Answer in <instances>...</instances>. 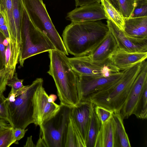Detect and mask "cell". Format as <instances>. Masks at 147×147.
Listing matches in <instances>:
<instances>
[{
  "mask_svg": "<svg viewBox=\"0 0 147 147\" xmlns=\"http://www.w3.org/2000/svg\"><path fill=\"white\" fill-rule=\"evenodd\" d=\"M109 31L101 20L71 22L62 34L67 53L75 56L88 55L100 43Z\"/></svg>",
  "mask_w": 147,
  "mask_h": 147,
  "instance_id": "obj_1",
  "label": "cell"
},
{
  "mask_svg": "<svg viewBox=\"0 0 147 147\" xmlns=\"http://www.w3.org/2000/svg\"><path fill=\"white\" fill-rule=\"evenodd\" d=\"M48 52L50 64L47 73L55 81L60 103L75 107L80 102L77 75L65 55L56 50Z\"/></svg>",
  "mask_w": 147,
  "mask_h": 147,
  "instance_id": "obj_2",
  "label": "cell"
},
{
  "mask_svg": "<svg viewBox=\"0 0 147 147\" xmlns=\"http://www.w3.org/2000/svg\"><path fill=\"white\" fill-rule=\"evenodd\" d=\"M43 83L42 78H37L16 94L9 93L7 102L14 128L25 129L29 125L34 123L33 96L37 88Z\"/></svg>",
  "mask_w": 147,
  "mask_h": 147,
  "instance_id": "obj_3",
  "label": "cell"
},
{
  "mask_svg": "<svg viewBox=\"0 0 147 147\" xmlns=\"http://www.w3.org/2000/svg\"><path fill=\"white\" fill-rule=\"evenodd\" d=\"M142 62L123 70L122 77L117 83L110 88L93 96L89 101L95 105L119 112L140 70Z\"/></svg>",
  "mask_w": 147,
  "mask_h": 147,
  "instance_id": "obj_4",
  "label": "cell"
},
{
  "mask_svg": "<svg viewBox=\"0 0 147 147\" xmlns=\"http://www.w3.org/2000/svg\"><path fill=\"white\" fill-rule=\"evenodd\" d=\"M25 9L32 24L46 36L56 50L68 55L63 40L53 24L42 0H23Z\"/></svg>",
  "mask_w": 147,
  "mask_h": 147,
  "instance_id": "obj_5",
  "label": "cell"
},
{
  "mask_svg": "<svg viewBox=\"0 0 147 147\" xmlns=\"http://www.w3.org/2000/svg\"><path fill=\"white\" fill-rule=\"evenodd\" d=\"M60 105L56 113L39 126V137L47 147H65L72 108Z\"/></svg>",
  "mask_w": 147,
  "mask_h": 147,
  "instance_id": "obj_6",
  "label": "cell"
},
{
  "mask_svg": "<svg viewBox=\"0 0 147 147\" xmlns=\"http://www.w3.org/2000/svg\"><path fill=\"white\" fill-rule=\"evenodd\" d=\"M22 28V43L18 61L23 67L25 61L40 53L56 50L48 38L37 29L30 20L24 8Z\"/></svg>",
  "mask_w": 147,
  "mask_h": 147,
  "instance_id": "obj_7",
  "label": "cell"
},
{
  "mask_svg": "<svg viewBox=\"0 0 147 147\" xmlns=\"http://www.w3.org/2000/svg\"><path fill=\"white\" fill-rule=\"evenodd\" d=\"M123 71L108 76L77 75L80 102L90 101L96 94L112 87L121 79Z\"/></svg>",
  "mask_w": 147,
  "mask_h": 147,
  "instance_id": "obj_8",
  "label": "cell"
},
{
  "mask_svg": "<svg viewBox=\"0 0 147 147\" xmlns=\"http://www.w3.org/2000/svg\"><path fill=\"white\" fill-rule=\"evenodd\" d=\"M72 69L77 75L108 76L120 70L109 59L102 62L92 59L88 55L68 58Z\"/></svg>",
  "mask_w": 147,
  "mask_h": 147,
  "instance_id": "obj_9",
  "label": "cell"
},
{
  "mask_svg": "<svg viewBox=\"0 0 147 147\" xmlns=\"http://www.w3.org/2000/svg\"><path fill=\"white\" fill-rule=\"evenodd\" d=\"M33 104L34 123L39 126L52 117L60 107V105L49 101L43 84L37 88L34 93Z\"/></svg>",
  "mask_w": 147,
  "mask_h": 147,
  "instance_id": "obj_10",
  "label": "cell"
},
{
  "mask_svg": "<svg viewBox=\"0 0 147 147\" xmlns=\"http://www.w3.org/2000/svg\"><path fill=\"white\" fill-rule=\"evenodd\" d=\"M147 84V62L142 63L140 70L134 81L126 100L119 111L122 119H127L134 112L144 88Z\"/></svg>",
  "mask_w": 147,
  "mask_h": 147,
  "instance_id": "obj_11",
  "label": "cell"
},
{
  "mask_svg": "<svg viewBox=\"0 0 147 147\" xmlns=\"http://www.w3.org/2000/svg\"><path fill=\"white\" fill-rule=\"evenodd\" d=\"M107 26L117 43L118 48L129 53H147V38L131 37L111 20L107 19Z\"/></svg>",
  "mask_w": 147,
  "mask_h": 147,
  "instance_id": "obj_12",
  "label": "cell"
},
{
  "mask_svg": "<svg viewBox=\"0 0 147 147\" xmlns=\"http://www.w3.org/2000/svg\"><path fill=\"white\" fill-rule=\"evenodd\" d=\"M66 19L71 22L94 21L107 19L102 5L99 3L76 7L67 13Z\"/></svg>",
  "mask_w": 147,
  "mask_h": 147,
  "instance_id": "obj_13",
  "label": "cell"
},
{
  "mask_svg": "<svg viewBox=\"0 0 147 147\" xmlns=\"http://www.w3.org/2000/svg\"><path fill=\"white\" fill-rule=\"evenodd\" d=\"M92 102H80L71 108L70 117L80 133L85 144L89 125Z\"/></svg>",
  "mask_w": 147,
  "mask_h": 147,
  "instance_id": "obj_14",
  "label": "cell"
},
{
  "mask_svg": "<svg viewBox=\"0 0 147 147\" xmlns=\"http://www.w3.org/2000/svg\"><path fill=\"white\" fill-rule=\"evenodd\" d=\"M0 3L3 9L6 18V25L9 35L10 51L15 55L20 54L22 39L16 31L13 16L12 0H0Z\"/></svg>",
  "mask_w": 147,
  "mask_h": 147,
  "instance_id": "obj_15",
  "label": "cell"
},
{
  "mask_svg": "<svg viewBox=\"0 0 147 147\" xmlns=\"http://www.w3.org/2000/svg\"><path fill=\"white\" fill-rule=\"evenodd\" d=\"M147 53H129L118 48L109 58L120 70H124L145 60Z\"/></svg>",
  "mask_w": 147,
  "mask_h": 147,
  "instance_id": "obj_16",
  "label": "cell"
},
{
  "mask_svg": "<svg viewBox=\"0 0 147 147\" xmlns=\"http://www.w3.org/2000/svg\"><path fill=\"white\" fill-rule=\"evenodd\" d=\"M118 48L115 38L109 30L103 39L88 55L94 61L102 62L109 59Z\"/></svg>",
  "mask_w": 147,
  "mask_h": 147,
  "instance_id": "obj_17",
  "label": "cell"
},
{
  "mask_svg": "<svg viewBox=\"0 0 147 147\" xmlns=\"http://www.w3.org/2000/svg\"><path fill=\"white\" fill-rule=\"evenodd\" d=\"M124 31L132 38H147V16L124 18Z\"/></svg>",
  "mask_w": 147,
  "mask_h": 147,
  "instance_id": "obj_18",
  "label": "cell"
},
{
  "mask_svg": "<svg viewBox=\"0 0 147 147\" xmlns=\"http://www.w3.org/2000/svg\"><path fill=\"white\" fill-rule=\"evenodd\" d=\"M111 119L114 133V147H130L131 144L119 111H113Z\"/></svg>",
  "mask_w": 147,
  "mask_h": 147,
  "instance_id": "obj_19",
  "label": "cell"
},
{
  "mask_svg": "<svg viewBox=\"0 0 147 147\" xmlns=\"http://www.w3.org/2000/svg\"><path fill=\"white\" fill-rule=\"evenodd\" d=\"M94 147H114V133L111 118L101 124L97 136Z\"/></svg>",
  "mask_w": 147,
  "mask_h": 147,
  "instance_id": "obj_20",
  "label": "cell"
},
{
  "mask_svg": "<svg viewBox=\"0 0 147 147\" xmlns=\"http://www.w3.org/2000/svg\"><path fill=\"white\" fill-rule=\"evenodd\" d=\"M94 106L92 102L90 121L86 142V147H94L96 138L101 125L95 113Z\"/></svg>",
  "mask_w": 147,
  "mask_h": 147,
  "instance_id": "obj_21",
  "label": "cell"
},
{
  "mask_svg": "<svg viewBox=\"0 0 147 147\" xmlns=\"http://www.w3.org/2000/svg\"><path fill=\"white\" fill-rule=\"evenodd\" d=\"M100 2L108 20H111L124 31V18L108 0H101Z\"/></svg>",
  "mask_w": 147,
  "mask_h": 147,
  "instance_id": "obj_22",
  "label": "cell"
},
{
  "mask_svg": "<svg viewBox=\"0 0 147 147\" xmlns=\"http://www.w3.org/2000/svg\"><path fill=\"white\" fill-rule=\"evenodd\" d=\"M13 16L17 33L22 39V28L24 13L23 0H12Z\"/></svg>",
  "mask_w": 147,
  "mask_h": 147,
  "instance_id": "obj_23",
  "label": "cell"
},
{
  "mask_svg": "<svg viewBox=\"0 0 147 147\" xmlns=\"http://www.w3.org/2000/svg\"><path fill=\"white\" fill-rule=\"evenodd\" d=\"M86 147L85 143L78 129L70 119L65 147Z\"/></svg>",
  "mask_w": 147,
  "mask_h": 147,
  "instance_id": "obj_24",
  "label": "cell"
},
{
  "mask_svg": "<svg viewBox=\"0 0 147 147\" xmlns=\"http://www.w3.org/2000/svg\"><path fill=\"white\" fill-rule=\"evenodd\" d=\"M133 115L138 119L147 117V84L145 86L134 112Z\"/></svg>",
  "mask_w": 147,
  "mask_h": 147,
  "instance_id": "obj_25",
  "label": "cell"
},
{
  "mask_svg": "<svg viewBox=\"0 0 147 147\" xmlns=\"http://www.w3.org/2000/svg\"><path fill=\"white\" fill-rule=\"evenodd\" d=\"M120 12L124 18L131 17L136 5V0H119Z\"/></svg>",
  "mask_w": 147,
  "mask_h": 147,
  "instance_id": "obj_26",
  "label": "cell"
},
{
  "mask_svg": "<svg viewBox=\"0 0 147 147\" xmlns=\"http://www.w3.org/2000/svg\"><path fill=\"white\" fill-rule=\"evenodd\" d=\"M0 121L7 122L13 127L9 117L6 98L3 92L0 93Z\"/></svg>",
  "mask_w": 147,
  "mask_h": 147,
  "instance_id": "obj_27",
  "label": "cell"
},
{
  "mask_svg": "<svg viewBox=\"0 0 147 147\" xmlns=\"http://www.w3.org/2000/svg\"><path fill=\"white\" fill-rule=\"evenodd\" d=\"M94 109L95 114L101 124H103L111 118L113 111L101 106L95 105Z\"/></svg>",
  "mask_w": 147,
  "mask_h": 147,
  "instance_id": "obj_28",
  "label": "cell"
},
{
  "mask_svg": "<svg viewBox=\"0 0 147 147\" xmlns=\"http://www.w3.org/2000/svg\"><path fill=\"white\" fill-rule=\"evenodd\" d=\"M13 128L7 129L0 133V147H9L16 143L13 136Z\"/></svg>",
  "mask_w": 147,
  "mask_h": 147,
  "instance_id": "obj_29",
  "label": "cell"
},
{
  "mask_svg": "<svg viewBox=\"0 0 147 147\" xmlns=\"http://www.w3.org/2000/svg\"><path fill=\"white\" fill-rule=\"evenodd\" d=\"M23 79L18 78L17 74L15 72L13 77L9 79L7 81V85L11 88L10 92L16 94L23 90L26 86L23 84Z\"/></svg>",
  "mask_w": 147,
  "mask_h": 147,
  "instance_id": "obj_30",
  "label": "cell"
},
{
  "mask_svg": "<svg viewBox=\"0 0 147 147\" xmlns=\"http://www.w3.org/2000/svg\"><path fill=\"white\" fill-rule=\"evenodd\" d=\"M136 5L131 17L147 16V0H136Z\"/></svg>",
  "mask_w": 147,
  "mask_h": 147,
  "instance_id": "obj_31",
  "label": "cell"
},
{
  "mask_svg": "<svg viewBox=\"0 0 147 147\" xmlns=\"http://www.w3.org/2000/svg\"><path fill=\"white\" fill-rule=\"evenodd\" d=\"M27 130L28 129H26L19 127L13 128V134L14 140L16 142L24 136Z\"/></svg>",
  "mask_w": 147,
  "mask_h": 147,
  "instance_id": "obj_32",
  "label": "cell"
},
{
  "mask_svg": "<svg viewBox=\"0 0 147 147\" xmlns=\"http://www.w3.org/2000/svg\"><path fill=\"white\" fill-rule=\"evenodd\" d=\"M5 38L3 35L0 32V56L5 65V52L6 47L3 45V42Z\"/></svg>",
  "mask_w": 147,
  "mask_h": 147,
  "instance_id": "obj_33",
  "label": "cell"
},
{
  "mask_svg": "<svg viewBox=\"0 0 147 147\" xmlns=\"http://www.w3.org/2000/svg\"><path fill=\"white\" fill-rule=\"evenodd\" d=\"M101 0H75L76 7L82 6L95 3H100Z\"/></svg>",
  "mask_w": 147,
  "mask_h": 147,
  "instance_id": "obj_34",
  "label": "cell"
},
{
  "mask_svg": "<svg viewBox=\"0 0 147 147\" xmlns=\"http://www.w3.org/2000/svg\"><path fill=\"white\" fill-rule=\"evenodd\" d=\"M6 18L5 12L2 5L0 3V26L6 24Z\"/></svg>",
  "mask_w": 147,
  "mask_h": 147,
  "instance_id": "obj_35",
  "label": "cell"
},
{
  "mask_svg": "<svg viewBox=\"0 0 147 147\" xmlns=\"http://www.w3.org/2000/svg\"><path fill=\"white\" fill-rule=\"evenodd\" d=\"M10 57V46L9 43L7 46L6 47L5 52V68L7 69H8V67L9 63Z\"/></svg>",
  "mask_w": 147,
  "mask_h": 147,
  "instance_id": "obj_36",
  "label": "cell"
},
{
  "mask_svg": "<svg viewBox=\"0 0 147 147\" xmlns=\"http://www.w3.org/2000/svg\"><path fill=\"white\" fill-rule=\"evenodd\" d=\"M13 127L9 124L0 121V133L4 131L12 128Z\"/></svg>",
  "mask_w": 147,
  "mask_h": 147,
  "instance_id": "obj_37",
  "label": "cell"
},
{
  "mask_svg": "<svg viewBox=\"0 0 147 147\" xmlns=\"http://www.w3.org/2000/svg\"><path fill=\"white\" fill-rule=\"evenodd\" d=\"M0 32L2 34L5 38L9 40V33L6 24L0 26Z\"/></svg>",
  "mask_w": 147,
  "mask_h": 147,
  "instance_id": "obj_38",
  "label": "cell"
},
{
  "mask_svg": "<svg viewBox=\"0 0 147 147\" xmlns=\"http://www.w3.org/2000/svg\"><path fill=\"white\" fill-rule=\"evenodd\" d=\"M24 147H36V145L33 143L32 140V136L27 138L26 143L24 146Z\"/></svg>",
  "mask_w": 147,
  "mask_h": 147,
  "instance_id": "obj_39",
  "label": "cell"
},
{
  "mask_svg": "<svg viewBox=\"0 0 147 147\" xmlns=\"http://www.w3.org/2000/svg\"><path fill=\"white\" fill-rule=\"evenodd\" d=\"M114 7L120 12L119 0H108Z\"/></svg>",
  "mask_w": 147,
  "mask_h": 147,
  "instance_id": "obj_40",
  "label": "cell"
},
{
  "mask_svg": "<svg viewBox=\"0 0 147 147\" xmlns=\"http://www.w3.org/2000/svg\"><path fill=\"white\" fill-rule=\"evenodd\" d=\"M57 96L54 94H50L49 96V99L50 101L52 102H55V101L57 99Z\"/></svg>",
  "mask_w": 147,
  "mask_h": 147,
  "instance_id": "obj_41",
  "label": "cell"
},
{
  "mask_svg": "<svg viewBox=\"0 0 147 147\" xmlns=\"http://www.w3.org/2000/svg\"><path fill=\"white\" fill-rule=\"evenodd\" d=\"M7 70L5 67L2 70L0 71V76L7 74Z\"/></svg>",
  "mask_w": 147,
  "mask_h": 147,
  "instance_id": "obj_42",
  "label": "cell"
},
{
  "mask_svg": "<svg viewBox=\"0 0 147 147\" xmlns=\"http://www.w3.org/2000/svg\"><path fill=\"white\" fill-rule=\"evenodd\" d=\"M9 40L5 38L3 41V43L5 46L6 47L9 44Z\"/></svg>",
  "mask_w": 147,
  "mask_h": 147,
  "instance_id": "obj_43",
  "label": "cell"
},
{
  "mask_svg": "<svg viewBox=\"0 0 147 147\" xmlns=\"http://www.w3.org/2000/svg\"></svg>",
  "mask_w": 147,
  "mask_h": 147,
  "instance_id": "obj_44",
  "label": "cell"
}]
</instances>
